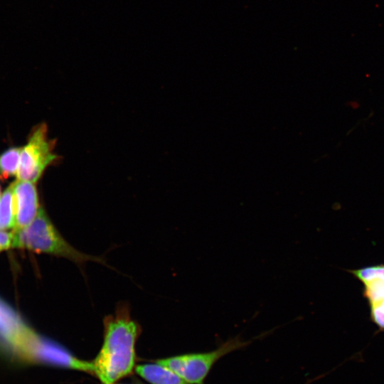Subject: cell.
<instances>
[{
  "instance_id": "obj_1",
  "label": "cell",
  "mask_w": 384,
  "mask_h": 384,
  "mask_svg": "<svg viewBox=\"0 0 384 384\" xmlns=\"http://www.w3.org/2000/svg\"><path fill=\"white\" fill-rule=\"evenodd\" d=\"M104 340L93 361V374L102 384H114L135 368V345L139 325L127 309H121L104 321Z\"/></svg>"
},
{
  "instance_id": "obj_2",
  "label": "cell",
  "mask_w": 384,
  "mask_h": 384,
  "mask_svg": "<svg viewBox=\"0 0 384 384\" xmlns=\"http://www.w3.org/2000/svg\"><path fill=\"white\" fill-rule=\"evenodd\" d=\"M12 233V248L26 249L62 257L79 264L88 260H100L80 252L68 243L55 228L42 207L30 224Z\"/></svg>"
},
{
  "instance_id": "obj_3",
  "label": "cell",
  "mask_w": 384,
  "mask_h": 384,
  "mask_svg": "<svg viewBox=\"0 0 384 384\" xmlns=\"http://www.w3.org/2000/svg\"><path fill=\"white\" fill-rule=\"evenodd\" d=\"M240 336L230 338L214 351L188 353L156 360L189 384H203L213 364L225 355L248 345Z\"/></svg>"
},
{
  "instance_id": "obj_4",
  "label": "cell",
  "mask_w": 384,
  "mask_h": 384,
  "mask_svg": "<svg viewBox=\"0 0 384 384\" xmlns=\"http://www.w3.org/2000/svg\"><path fill=\"white\" fill-rule=\"evenodd\" d=\"M46 124L36 125L21 147L17 180L36 183L45 170L60 159L54 152L55 141L48 138Z\"/></svg>"
},
{
  "instance_id": "obj_5",
  "label": "cell",
  "mask_w": 384,
  "mask_h": 384,
  "mask_svg": "<svg viewBox=\"0 0 384 384\" xmlns=\"http://www.w3.org/2000/svg\"><path fill=\"white\" fill-rule=\"evenodd\" d=\"M16 206V224L11 231L30 224L41 208L36 183L17 180L13 183Z\"/></svg>"
},
{
  "instance_id": "obj_6",
  "label": "cell",
  "mask_w": 384,
  "mask_h": 384,
  "mask_svg": "<svg viewBox=\"0 0 384 384\" xmlns=\"http://www.w3.org/2000/svg\"><path fill=\"white\" fill-rule=\"evenodd\" d=\"M134 369L139 375L151 384H189L174 370L156 362L138 365Z\"/></svg>"
},
{
  "instance_id": "obj_7",
  "label": "cell",
  "mask_w": 384,
  "mask_h": 384,
  "mask_svg": "<svg viewBox=\"0 0 384 384\" xmlns=\"http://www.w3.org/2000/svg\"><path fill=\"white\" fill-rule=\"evenodd\" d=\"M16 224V206L13 183L0 198V231L14 230Z\"/></svg>"
},
{
  "instance_id": "obj_8",
  "label": "cell",
  "mask_w": 384,
  "mask_h": 384,
  "mask_svg": "<svg viewBox=\"0 0 384 384\" xmlns=\"http://www.w3.org/2000/svg\"><path fill=\"white\" fill-rule=\"evenodd\" d=\"M21 147H11L0 155V178L6 180L17 176Z\"/></svg>"
},
{
  "instance_id": "obj_9",
  "label": "cell",
  "mask_w": 384,
  "mask_h": 384,
  "mask_svg": "<svg viewBox=\"0 0 384 384\" xmlns=\"http://www.w3.org/2000/svg\"><path fill=\"white\" fill-rule=\"evenodd\" d=\"M348 271L363 283L372 279L384 281V265L367 266Z\"/></svg>"
},
{
  "instance_id": "obj_10",
  "label": "cell",
  "mask_w": 384,
  "mask_h": 384,
  "mask_svg": "<svg viewBox=\"0 0 384 384\" xmlns=\"http://www.w3.org/2000/svg\"><path fill=\"white\" fill-rule=\"evenodd\" d=\"M363 296L370 305L384 299V281L372 279L363 282Z\"/></svg>"
},
{
  "instance_id": "obj_11",
  "label": "cell",
  "mask_w": 384,
  "mask_h": 384,
  "mask_svg": "<svg viewBox=\"0 0 384 384\" xmlns=\"http://www.w3.org/2000/svg\"><path fill=\"white\" fill-rule=\"evenodd\" d=\"M370 306L372 321L380 330L384 331V299Z\"/></svg>"
},
{
  "instance_id": "obj_12",
  "label": "cell",
  "mask_w": 384,
  "mask_h": 384,
  "mask_svg": "<svg viewBox=\"0 0 384 384\" xmlns=\"http://www.w3.org/2000/svg\"><path fill=\"white\" fill-rule=\"evenodd\" d=\"M13 233L0 231V252L12 248Z\"/></svg>"
},
{
  "instance_id": "obj_13",
  "label": "cell",
  "mask_w": 384,
  "mask_h": 384,
  "mask_svg": "<svg viewBox=\"0 0 384 384\" xmlns=\"http://www.w3.org/2000/svg\"><path fill=\"white\" fill-rule=\"evenodd\" d=\"M1 194H2V193H1V187H0V198H1Z\"/></svg>"
},
{
  "instance_id": "obj_14",
  "label": "cell",
  "mask_w": 384,
  "mask_h": 384,
  "mask_svg": "<svg viewBox=\"0 0 384 384\" xmlns=\"http://www.w3.org/2000/svg\"><path fill=\"white\" fill-rule=\"evenodd\" d=\"M114 384H121V383H114Z\"/></svg>"
}]
</instances>
